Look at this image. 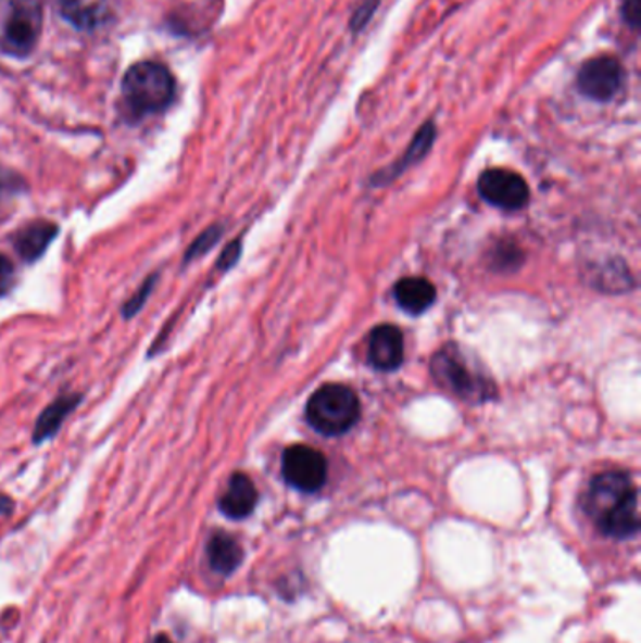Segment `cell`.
<instances>
[{
    "label": "cell",
    "mask_w": 641,
    "mask_h": 643,
    "mask_svg": "<svg viewBox=\"0 0 641 643\" xmlns=\"http://www.w3.org/2000/svg\"><path fill=\"white\" fill-rule=\"evenodd\" d=\"M154 282H156V275H151V277L141 285L140 290H138L130 300L126 301L125 307H123V315H125V318H133V316L143 307L147 298L153 292Z\"/></svg>",
    "instance_id": "obj_18"
},
{
    "label": "cell",
    "mask_w": 641,
    "mask_h": 643,
    "mask_svg": "<svg viewBox=\"0 0 641 643\" xmlns=\"http://www.w3.org/2000/svg\"><path fill=\"white\" fill-rule=\"evenodd\" d=\"M79 401H81V395H77V393L55 399L36 421L35 437H33L35 444H42L46 439H51L61 429L63 421L71 416L72 411L79 405Z\"/></svg>",
    "instance_id": "obj_15"
},
{
    "label": "cell",
    "mask_w": 641,
    "mask_h": 643,
    "mask_svg": "<svg viewBox=\"0 0 641 643\" xmlns=\"http://www.w3.org/2000/svg\"><path fill=\"white\" fill-rule=\"evenodd\" d=\"M59 226L48 220L28 224L15 236V251L25 262H35L48 251L51 241L56 238Z\"/></svg>",
    "instance_id": "obj_12"
},
{
    "label": "cell",
    "mask_w": 641,
    "mask_h": 643,
    "mask_svg": "<svg viewBox=\"0 0 641 643\" xmlns=\"http://www.w3.org/2000/svg\"><path fill=\"white\" fill-rule=\"evenodd\" d=\"M153 643H172V640H169L167 636H164V634H159V636L154 638Z\"/></svg>",
    "instance_id": "obj_24"
},
{
    "label": "cell",
    "mask_w": 641,
    "mask_h": 643,
    "mask_svg": "<svg viewBox=\"0 0 641 643\" xmlns=\"http://www.w3.org/2000/svg\"><path fill=\"white\" fill-rule=\"evenodd\" d=\"M256 503H259V491L254 488L251 478L243 472H236L218 501V508L230 519H243L251 516L252 510L256 508Z\"/></svg>",
    "instance_id": "obj_10"
},
{
    "label": "cell",
    "mask_w": 641,
    "mask_h": 643,
    "mask_svg": "<svg viewBox=\"0 0 641 643\" xmlns=\"http://www.w3.org/2000/svg\"><path fill=\"white\" fill-rule=\"evenodd\" d=\"M625 85V68L619 59L600 55L589 59L578 72V89L587 99L609 102Z\"/></svg>",
    "instance_id": "obj_6"
},
{
    "label": "cell",
    "mask_w": 641,
    "mask_h": 643,
    "mask_svg": "<svg viewBox=\"0 0 641 643\" xmlns=\"http://www.w3.org/2000/svg\"><path fill=\"white\" fill-rule=\"evenodd\" d=\"M123 97L136 117L162 112L174 100V76L161 63L143 61L134 64L123 79Z\"/></svg>",
    "instance_id": "obj_2"
},
{
    "label": "cell",
    "mask_w": 641,
    "mask_h": 643,
    "mask_svg": "<svg viewBox=\"0 0 641 643\" xmlns=\"http://www.w3.org/2000/svg\"><path fill=\"white\" fill-rule=\"evenodd\" d=\"M431 371L435 380L439 382L447 392L453 393L455 398L465 401H483L495 395L493 382L483 377L478 369H473L467 357L461 354V350H439L431 362Z\"/></svg>",
    "instance_id": "obj_4"
},
{
    "label": "cell",
    "mask_w": 641,
    "mask_h": 643,
    "mask_svg": "<svg viewBox=\"0 0 641 643\" xmlns=\"http://www.w3.org/2000/svg\"><path fill=\"white\" fill-rule=\"evenodd\" d=\"M393 295L399 307L406 311L409 315H422L437 301V290L429 280L422 277H406L399 280L393 288Z\"/></svg>",
    "instance_id": "obj_11"
},
{
    "label": "cell",
    "mask_w": 641,
    "mask_h": 643,
    "mask_svg": "<svg viewBox=\"0 0 641 643\" xmlns=\"http://www.w3.org/2000/svg\"><path fill=\"white\" fill-rule=\"evenodd\" d=\"M583 506L596 529L609 539L628 540L640 531L638 490L625 472L607 470L594 476Z\"/></svg>",
    "instance_id": "obj_1"
},
{
    "label": "cell",
    "mask_w": 641,
    "mask_h": 643,
    "mask_svg": "<svg viewBox=\"0 0 641 643\" xmlns=\"http://www.w3.org/2000/svg\"><path fill=\"white\" fill-rule=\"evenodd\" d=\"M208 557L210 565L216 573L221 576H230L238 570L241 560H243V550L238 540L226 534V532H215L208 544Z\"/></svg>",
    "instance_id": "obj_14"
},
{
    "label": "cell",
    "mask_w": 641,
    "mask_h": 643,
    "mask_svg": "<svg viewBox=\"0 0 641 643\" xmlns=\"http://www.w3.org/2000/svg\"><path fill=\"white\" fill-rule=\"evenodd\" d=\"M43 0H8L0 48L8 55L27 56L42 35Z\"/></svg>",
    "instance_id": "obj_5"
},
{
    "label": "cell",
    "mask_w": 641,
    "mask_h": 643,
    "mask_svg": "<svg viewBox=\"0 0 641 643\" xmlns=\"http://www.w3.org/2000/svg\"><path fill=\"white\" fill-rule=\"evenodd\" d=\"M221 234H223V228H221V226L208 228V230L203 231L202 236L196 239L194 243L190 245L185 260L190 262V260L196 259V256H202V254H205V252L210 251L211 247L215 245L216 241L221 239Z\"/></svg>",
    "instance_id": "obj_17"
},
{
    "label": "cell",
    "mask_w": 641,
    "mask_h": 643,
    "mask_svg": "<svg viewBox=\"0 0 641 643\" xmlns=\"http://www.w3.org/2000/svg\"><path fill=\"white\" fill-rule=\"evenodd\" d=\"M435 138H437V128L432 125V121H427L426 125L422 126L418 134L414 136V140L406 149L404 156H401V161L388 174H382V181H390L391 177H398L399 174H403L404 169L411 168L416 162L422 161L431 151Z\"/></svg>",
    "instance_id": "obj_16"
},
{
    "label": "cell",
    "mask_w": 641,
    "mask_h": 643,
    "mask_svg": "<svg viewBox=\"0 0 641 643\" xmlns=\"http://www.w3.org/2000/svg\"><path fill=\"white\" fill-rule=\"evenodd\" d=\"M620 14H623V20L627 22V25L638 30L640 27V0H623L620 2Z\"/></svg>",
    "instance_id": "obj_21"
},
{
    "label": "cell",
    "mask_w": 641,
    "mask_h": 643,
    "mask_svg": "<svg viewBox=\"0 0 641 643\" xmlns=\"http://www.w3.org/2000/svg\"><path fill=\"white\" fill-rule=\"evenodd\" d=\"M239 251H241V247H239V241L236 243H231L226 251L223 252V256L218 260V267L221 269H228V267L234 266L239 259Z\"/></svg>",
    "instance_id": "obj_22"
},
{
    "label": "cell",
    "mask_w": 641,
    "mask_h": 643,
    "mask_svg": "<svg viewBox=\"0 0 641 643\" xmlns=\"http://www.w3.org/2000/svg\"><path fill=\"white\" fill-rule=\"evenodd\" d=\"M478 192L499 210H521L529 202V185L512 169H486L478 179Z\"/></svg>",
    "instance_id": "obj_8"
},
{
    "label": "cell",
    "mask_w": 641,
    "mask_h": 643,
    "mask_svg": "<svg viewBox=\"0 0 641 643\" xmlns=\"http://www.w3.org/2000/svg\"><path fill=\"white\" fill-rule=\"evenodd\" d=\"M15 285V269L14 264L0 254V298L7 295Z\"/></svg>",
    "instance_id": "obj_20"
},
{
    "label": "cell",
    "mask_w": 641,
    "mask_h": 643,
    "mask_svg": "<svg viewBox=\"0 0 641 643\" xmlns=\"http://www.w3.org/2000/svg\"><path fill=\"white\" fill-rule=\"evenodd\" d=\"M12 510V501L8 496H0V514H8Z\"/></svg>",
    "instance_id": "obj_23"
},
{
    "label": "cell",
    "mask_w": 641,
    "mask_h": 643,
    "mask_svg": "<svg viewBox=\"0 0 641 643\" xmlns=\"http://www.w3.org/2000/svg\"><path fill=\"white\" fill-rule=\"evenodd\" d=\"M378 2H380V0H365L362 7L356 8V12H354L352 20H350V28H352L354 33H360V30L370 22V17L377 12Z\"/></svg>",
    "instance_id": "obj_19"
},
{
    "label": "cell",
    "mask_w": 641,
    "mask_h": 643,
    "mask_svg": "<svg viewBox=\"0 0 641 643\" xmlns=\"http://www.w3.org/2000/svg\"><path fill=\"white\" fill-rule=\"evenodd\" d=\"M307 421L314 431L326 437H339L356 426L362 405L349 386L326 384L309 399Z\"/></svg>",
    "instance_id": "obj_3"
},
{
    "label": "cell",
    "mask_w": 641,
    "mask_h": 643,
    "mask_svg": "<svg viewBox=\"0 0 641 643\" xmlns=\"http://www.w3.org/2000/svg\"><path fill=\"white\" fill-rule=\"evenodd\" d=\"M61 15L79 30H95L108 20V0H59Z\"/></svg>",
    "instance_id": "obj_13"
},
{
    "label": "cell",
    "mask_w": 641,
    "mask_h": 643,
    "mask_svg": "<svg viewBox=\"0 0 641 643\" xmlns=\"http://www.w3.org/2000/svg\"><path fill=\"white\" fill-rule=\"evenodd\" d=\"M282 476L293 490L314 493L328 480V462L318 450L296 444L285 452Z\"/></svg>",
    "instance_id": "obj_7"
},
{
    "label": "cell",
    "mask_w": 641,
    "mask_h": 643,
    "mask_svg": "<svg viewBox=\"0 0 641 643\" xmlns=\"http://www.w3.org/2000/svg\"><path fill=\"white\" fill-rule=\"evenodd\" d=\"M367 356L378 371H395L404 360L403 333L390 324L373 329Z\"/></svg>",
    "instance_id": "obj_9"
}]
</instances>
